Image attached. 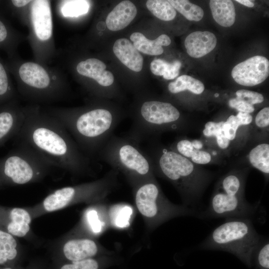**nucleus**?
I'll use <instances>...</instances> for the list:
<instances>
[{"label":"nucleus","instance_id":"obj_1","mask_svg":"<svg viewBox=\"0 0 269 269\" xmlns=\"http://www.w3.org/2000/svg\"><path fill=\"white\" fill-rule=\"evenodd\" d=\"M23 125L15 136L54 167L74 174L90 169L91 159L79 148L64 126L37 107L25 108Z\"/></svg>","mask_w":269,"mask_h":269},{"label":"nucleus","instance_id":"obj_2","mask_svg":"<svg viewBox=\"0 0 269 269\" xmlns=\"http://www.w3.org/2000/svg\"><path fill=\"white\" fill-rule=\"evenodd\" d=\"M48 114L64 126L90 159L98 156L123 118L120 113L103 106L56 109Z\"/></svg>","mask_w":269,"mask_h":269},{"label":"nucleus","instance_id":"obj_3","mask_svg":"<svg viewBox=\"0 0 269 269\" xmlns=\"http://www.w3.org/2000/svg\"><path fill=\"white\" fill-rule=\"evenodd\" d=\"M263 239L249 218H229L199 245L204 250L229 252L252 267L254 253Z\"/></svg>","mask_w":269,"mask_h":269},{"label":"nucleus","instance_id":"obj_4","mask_svg":"<svg viewBox=\"0 0 269 269\" xmlns=\"http://www.w3.org/2000/svg\"><path fill=\"white\" fill-rule=\"evenodd\" d=\"M97 156L134 180H147L152 175L153 166L149 156L139 143L127 135L113 134Z\"/></svg>","mask_w":269,"mask_h":269},{"label":"nucleus","instance_id":"obj_5","mask_svg":"<svg viewBox=\"0 0 269 269\" xmlns=\"http://www.w3.org/2000/svg\"><path fill=\"white\" fill-rule=\"evenodd\" d=\"M53 167L32 148L18 143L14 148L0 158V187L40 181Z\"/></svg>","mask_w":269,"mask_h":269},{"label":"nucleus","instance_id":"obj_6","mask_svg":"<svg viewBox=\"0 0 269 269\" xmlns=\"http://www.w3.org/2000/svg\"><path fill=\"white\" fill-rule=\"evenodd\" d=\"M180 113L171 104L156 100L142 102L134 114L127 136L138 143L147 139L161 129L170 127L179 120Z\"/></svg>","mask_w":269,"mask_h":269},{"label":"nucleus","instance_id":"obj_7","mask_svg":"<svg viewBox=\"0 0 269 269\" xmlns=\"http://www.w3.org/2000/svg\"><path fill=\"white\" fill-rule=\"evenodd\" d=\"M7 66L17 78L19 91L24 96L33 100L46 101L62 96V84L51 78L41 65L29 61L17 66L11 62Z\"/></svg>","mask_w":269,"mask_h":269},{"label":"nucleus","instance_id":"obj_8","mask_svg":"<svg viewBox=\"0 0 269 269\" xmlns=\"http://www.w3.org/2000/svg\"><path fill=\"white\" fill-rule=\"evenodd\" d=\"M105 183L103 180L63 187L55 190L34 206L26 208L32 219H36L45 214L63 209L77 201L91 198L104 188Z\"/></svg>","mask_w":269,"mask_h":269},{"label":"nucleus","instance_id":"obj_9","mask_svg":"<svg viewBox=\"0 0 269 269\" xmlns=\"http://www.w3.org/2000/svg\"><path fill=\"white\" fill-rule=\"evenodd\" d=\"M149 156L152 166H156L166 178L179 187L186 189L187 194L192 195L189 180L193 174L194 166L186 157L173 150L162 149L158 153L150 149L144 150Z\"/></svg>","mask_w":269,"mask_h":269},{"label":"nucleus","instance_id":"obj_10","mask_svg":"<svg viewBox=\"0 0 269 269\" xmlns=\"http://www.w3.org/2000/svg\"><path fill=\"white\" fill-rule=\"evenodd\" d=\"M259 207L251 205L239 196L230 195L223 192L216 193L208 208L197 214L199 218H250L254 216Z\"/></svg>","mask_w":269,"mask_h":269},{"label":"nucleus","instance_id":"obj_11","mask_svg":"<svg viewBox=\"0 0 269 269\" xmlns=\"http://www.w3.org/2000/svg\"><path fill=\"white\" fill-rule=\"evenodd\" d=\"M135 194V201L139 212L149 218L156 216L172 215V214L197 215L198 213L192 208L186 207L166 208L160 207V193L158 187L151 181L138 185Z\"/></svg>","mask_w":269,"mask_h":269},{"label":"nucleus","instance_id":"obj_12","mask_svg":"<svg viewBox=\"0 0 269 269\" xmlns=\"http://www.w3.org/2000/svg\"><path fill=\"white\" fill-rule=\"evenodd\" d=\"M231 75L238 84L253 86L263 82L269 75V61L257 55L239 63L233 68Z\"/></svg>","mask_w":269,"mask_h":269},{"label":"nucleus","instance_id":"obj_13","mask_svg":"<svg viewBox=\"0 0 269 269\" xmlns=\"http://www.w3.org/2000/svg\"><path fill=\"white\" fill-rule=\"evenodd\" d=\"M31 215L26 207H8L0 205V229L17 238L32 236Z\"/></svg>","mask_w":269,"mask_h":269},{"label":"nucleus","instance_id":"obj_14","mask_svg":"<svg viewBox=\"0 0 269 269\" xmlns=\"http://www.w3.org/2000/svg\"><path fill=\"white\" fill-rule=\"evenodd\" d=\"M53 247L71 262L91 259L98 251L96 243L86 238L62 237Z\"/></svg>","mask_w":269,"mask_h":269},{"label":"nucleus","instance_id":"obj_15","mask_svg":"<svg viewBox=\"0 0 269 269\" xmlns=\"http://www.w3.org/2000/svg\"><path fill=\"white\" fill-rule=\"evenodd\" d=\"M25 116V109L20 107L14 99L0 106V146L16 136Z\"/></svg>","mask_w":269,"mask_h":269},{"label":"nucleus","instance_id":"obj_16","mask_svg":"<svg viewBox=\"0 0 269 269\" xmlns=\"http://www.w3.org/2000/svg\"><path fill=\"white\" fill-rule=\"evenodd\" d=\"M30 8V20L35 36L41 42L49 41L53 33L50 1L32 0Z\"/></svg>","mask_w":269,"mask_h":269},{"label":"nucleus","instance_id":"obj_17","mask_svg":"<svg viewBox=\"0 0 269 269\" xmlns=\"http://www.w3.org/2000/svg\"><path fill=\"white\" fill-rule=\"evenodd\" d=\"M106 67L101 60L90 58L79 62L76 71L79 75L94 80L99 85L108 87L113 84L114 77L112 72L106 70Z\"/></svg>","mask_w":269,"mask_h":269},{"label":"nucleus","instance_id":"obj_18","mask_svg":"<svg viewBox=\"0 0 269 269\" xmlns=\"http://www.w3.org/2000/svg\"><path fill=\"white\" fill-rule=\"evenodd\" d=\"M216 44V37L208 31L193 32L186 37L184 42L187 54L195 58L210 53L215 48Z\"/></svg>","mask_w":269,"mask_h":269},{"label":"nucleus","instance_id":"obj_19","mask_svg":"<svg viewBox=\"0 0 269 269\" xmlns=\"http://www.w3.org/2000/svg\"><path fill=\"white\" fill-rule=\"evenodd\" d=\"M113 50L118 59L130 70L136 72L142 70L143 57L128 39H117L114 43Z\"/></svg>","mask_w":269,"mask_h":269},{"label":"nucleus","instance_id":"obj_20","mask_svg":"<svg viewBox=\"0 0 269 269\" xmlns=\"http://www.w3.org/2000/svg\"><path fill=\"white\" fill-rule=\"evenodd\" d=\"M136 14V7L132 1H122L107 15L106 20L107 27L113 31L122 30L130 24Z\"/></svg>","mask_w":269,"mask_h":269},{"label":"nucleus","instance_id":"obj_21","mask_svg":"<svg viewBox=\"0 0 269 269\" xmlns=\"http://www.w3.org/2000/svg\"><path fill=\"white\" fill-rule=\"evenodd\" d=\"M130 39L138 51L150 55L162 54V46H168L171 43L170 37L165 34H161L154 40H150L142 33L135 32L131 35Z\"/></svg>","mask_w":269,"mask_h":269},{"label":"nucleus","instance_id":"obj_22","mask_svg":"<svg viewBox=\"0 0 269 269\" xmlns=\"http://www.w3.org/2000/svg\"><path fill=\"white\" fill-rule=\"evenodd\" d=\"M209 5L214 19L219 25L230 27L234 23L236 12L232 0H211Z\"/></svg>","mask_w":269,"mask_h":269},{"label":"nucleus","instance_id":"obj_23","mask_svg":"<svg viewBox=\"0 0 269 269\" xmlns=\"http://www.w3.org/2000/svg\"><path fill=\"white\" fill-rule=\"evenodd\" d=\"M21 247L18 238L0 229V265L15 260Z\"/></svg>","mask_w":269,"mask_h":269},{"label":"nucleus","instance_id":"obj_24","mask_svg":"<svg viewBox=\"0 0 269 269\" xmlns=\"http://www.w3.org/2000/svg\"><path fill=\"white\" fill-rule=\"evenodd\" d=\"M204 85L200 81L187 75L178 77L175 81L169 83L168 89L172 94L189 90L195 94H200L204 90Z\"/></svg>","mask_w":269,"mask_h":269},{"label":"nucleus","instance_id":"obj_25","mask_svg":"<svg viewBox=\"0 0 269 269\" xmlns=\"http://www.w3.org/2000/svg\"><path fill=\"white\" fill-rule=\"evenodd\" d=\"M181 66V63L178 60L170 63L161 59H155L150 63V69L154 75L171 80L178 76Z\"/></svg>","mask_w":269,"mask_h":269},{"label":"nucleus","instance_id":"obj_26","mask_svg":"<svg viewBox=\"0 0 269 269\" xmlns=\"http://www.w3.org/2000/svg\"><path fill=\"white\" fill-rule=\"evenodd\" d=\"M170 4L175 9L190 21H199L204 16V11L199 6L186 0H169Z\"/></svg>","mask_w":269,"mask_h":269},{"label":"nucleus","instance_id":"obj_27","mask_svg":"<svg viewBox=\"0 0 269 269\" xmlns=\"http://www.w3.org/2000/svg\"><path fill=\"white\" fill-rule=\"evenodd\" d=\"M249 159L254 167L265 174H269V144H260L252 149L249 154Z\"/></svg>","mask_w":269,"mask_h":269},{"label":"nucleus","instance_id":"obj_28","mask_svg":"<svg viewBox=\"0 0 269 269\" xmlns=\"http://www.w3.org/2000/svg\"><path fill=\"white\" fill-rule=\"evenodd\" d=\"M146 6L155 16L163 21L172 20L176 15V10L168 0H148Z\"/></svg>","mask_w":269,"mask_h":269},{"label":"nucleus","instance_id":"obj_29","mask_svg":"<svg viewBox=\"0 0 269 269\" xmlns=\"http://www.w3.org/2000/svg\"><path fill=\"white\" fill-rule=\"evenodd\" d=\"M8 71L7 65L0 57V106L14 99V90Z\"/></svg>","mask_w":269,"mask_h":269},{"label":"nucleus","instance_id":"obj_30","mask_svg":"<svg viewBox=\"0 0 269 269\" xmlns=\"http://www.w3.org/2000/svg\"><path fill=\"white\" fill-rule=\"evenodd\" d=\"M16 43V35L8 22L0 16V49L4 50L10 55Z\"/></svg>","mask_w":269,"mask_h":269},{"label":"nucleus","instance_id":"obj_31","mask_svg":"<svg viewBox=\"0 0 269 269\" xmlns=\"http://www.w3.org/2000/svg\"><path fill=\"white\" fill-rule=\"evenodd\" d=\"M89 8L90 3L87 0H70L62 1L60 10L63 16L74 17L87 13Z\"/></svg>","mask_w":269,"mask_h":269},{"label":"nucleus","instance_id":"obj_32","mask_svg":"<svg viewBox=\"0 0 269 269\" xmlns=\"http://www.w3.org/2000/svg\"><path fill=\"white\" fill-rule=\"evenodd\" d=\"M224 122H209L206 124L203 131V134L206 136H216L219 146L223 149L226 148L230 143V140L225 136L224 133Z\"/></svg>","mask_w":269,"mask_h":269},{"label":"nucleus","instance_id":"obj_33","mask_svg":"<svg viewBox=\"0 0 269 269\" xmlns=\"http://www.w3.org/2000/svg\"><path fill=\"white\" fill-rule=\"evenodd\" d=\"M255 269H269V243L268 240L261 241L255 250L252 260Z\"/></svg>","mask_w":269,"mask_h":269},{"label":"nucleus","instance_id":"obj_34","mask_svg":"<svg viewBox=\"0 0 269 269\" xmlns=\"http://www.w3.org/2000/svg\"><path fill=\"white\" fill-rule=\"evenodd\" d=\"M113 210L112 216L114 224L121 228L129 225V221L132 213V208L127 205H119Z\"/></svg>","mask_w":269,"mask_h":269},{"label":"nucleus","instance_id":"obj_35","mask_svg":"<svg viewBox=\"0 0 269 269\" xmlns=\"http://www.w3.org/2000/svg\"><path fill=\"white\" fill-rule=\"evenodd\" d=\"M221 185L224 191L223 193L230 195L239 196L242 183L237 176L231 174L226 176L223 179Z\"/></svg>","mask_w":269,"mask_h":269},{"label":"nucleus","instance_id":"obj_36","mask_svg":"<svg viewBox=\"0 0 269 269\" xmlns=\"http://www.w3.org/2000/svg\"><path fill=\"white\" fill-rule=\"evenodd\" d=\"M85 221L91 231L95 234L101 231L102 223L99 218L97 211L89 209L85 213Z\"/></svg>","mask_w":269,"mask_h":269},{"label":"nucleus","instance_id":"obj_37","mask_svg":"<svg viewBox=\"0 0 269 269\" xmlns=\"http://www.w3.org/2000/svg\"><path fill=\"white\" fill-rule=\"evenodd\" d=\"M241 125L242 123L237 115L230 116L223 125V131L225 136L229 140L234 139L236 137L237 130Z\"/></svg>","mask_w":269,"mask_h":269},{"label":"nucleus","instance_id":"obj_38","mask_svg":"<svg viewBox=\"0 0 269 269\" xmlns=\"http://www.w3.org/2000/svg\"><path fill=\"white\" fill-rule=\"evenodd\" d=\"M236 95L237 98L252 105L261 103L264 100L262 94L248 90L242 89L238 90L236 93Z\"/></svg>","mask_w":269,"mask_h":269},{"label":"nucleus","instance_id":"obj_39","mask_svg":"<svg viewBox=\"0 0 269 269\" xmlns=\"http://www.w3.org/2000/svg\"><path fill=\"white\" fill-rule=\"evenodd\" d=\"M98 262L92 258L77 262H71L61 266L60 269H98Z\"/></svg>","mask_w":269,"mask_h":269},{"label":"nucleus","instance_id":"obj_40","mask_svg":"<svg viewBox=\"0 0 269 269\" xmlns=\"http://www.w3.org/2000/svg\"><path fill=\"white\" fill-rule=\"evenodd\" d=\"M229 105L239 112L251 113L255 110L253 105L248 104L237 98L231 99L229 101Z\"/></svg>","mask_w":269,"mask_h":269},{"label":"nucleus","instance_id":"obj_41","mask_svg":"<svg viewBox=\"0 0 269 269\" xmlns=\"http://www.w3.org/2000/svg\"><path fill=\"white\" fill-rule=\"evenodd\" d=\"M178 153L185 157H191L194 148L191 142L186 139L179 140L175 146Z\"/></svg>","mask_w":269,"mask_h":269},{"label":"nucleus","instance_id":"obj_42","mask_svg":"<svg viewBox=\"0 0 269 269\" xmlns=\"http://www.w3.org/2000/svg\"><path fill=\"white\" fill-rule=\"evenodd\" d=\"M193 162L201 164L209 163L211 160L210 154L206 151L194 149L191 157Z\"/></svg>","mask_w":269,"mask_h":269},{"label":"nucleus","instance_id":"obj_43","mask_svg":"<svg viewBox=\"0 0 269 269\" xmlns=\"http://www.w3.org/2000/svg\"><path fill=\"white\" fill-rule=\"evenodd\" d=\"M255 123L260 128L267 127L269 125V108L262 109L257 115Z\"/></svg>","mask_w":269,"mask_h":269},{"label":"nucleus","instance_id":"obj_44","mask_svg":"<svg viewBox=\"0 0 269 269\" xmlns=\"http://www.w3.org/2000/svg\"><path fill=\"white\" fill-rule=\"evenodd\" d=\"M30 0H12L8 2L9 6L12 8H21L31 2Z\"/></svg>","mask_w":269,"mask_h":269},{"label":"nucleus","instance_id":"obj_45","mask_svg":"<svg viewBox=\"0 0 269 269\" xmlns=\"http://www.w3.org/2000/svg\"><path fill=\"white\" fill-rule=\"evenodd\" d=\"M237 116L241 121L242 125H249L252 121V116L249 113L239 112Z\"/></svg>","mask_w":269,"mask_h":269},{"label":"nucleus","instance_id":"obj_46","mask_svg":"<svg viewBox=\"0 0 269 269\" xmlns=\"http://www.w3.org/2000/svg\"><path fill=\"white\" fill-rule=\"evenodd\" d=\"M236 1L249 7H252L254 6V3L249 0H236Z\"/></svg>","mask_w":269,"mask_h":269},{"label":"nucleus","instance_id":"obj_47","mask_svg":"<svg viewBox=\"0 0 269 269\" xmlns=\"http://www.w3.org/2000/svg\"><path fill=\"white\" fill-rule=\"evenodd\" d=\"M191 143L194 148L197 150H199L203 147V143L198 140H194L191 142Z\"/></svg>","mask_w":269,"mask_h":269},{"label":"nucleus","instance_id":"obj_48","mask_svg":"<svg viewBox=\"0 0 269 269\" xmlns=\"http://www.w3.org/2000/svg\"><path fill=\"white\" fill-rule=\"evenodd\" d=\"M1 269H12L10 267H5V268H2Z\"/></svg>","mask_w":269,"mask_h":269},{"label":"nucleus","instance_id":"obj_49","mask_svg":"<svg viewBox=\"0 0 269 269\" xmlns=\"http://www.w3.org/2000/svg\"><path fill=\"white\" fill-rule=\"evenodd\" d=\"M214 96H215V97H218L219 96V94L216 93V94H215Z\"/></svg>","mask_w":269,"mask_h":269}]
</instances>
